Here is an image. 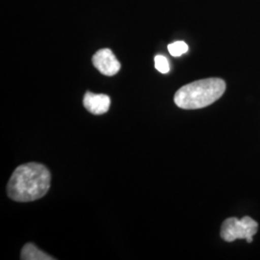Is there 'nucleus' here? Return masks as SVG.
<instances>
[{
    "label": "nucleus",
    "mask_w": 260,
    "mask_h": 260,
    "mask_svg": "<svg viewBox=\"0 0 260 260\" xmlns=\"http://www.w3.org/2000/svg\"><path fill=\"white\" fill-rule=\"evenodd\" d=\"M50 179V172L43 164L31 162L20 165L10 178L7 194L19 203L36 201L48 192Z\"/></svg>",
    "instance_id": "1"
},
{
    "label": "nucleus",
    "mask_w": 260,
    "mask_h": 260,
    "mask_svg": "<svg viewBox=\"0 0 260 260\" xmlns=\"http://www.w3.org/2000/svg\"><path fill=\"white\" fill-rule=\"evenodd\" d=\"M225 82L221 78L201 79L182 86L175 94L174 101L182 109H201L217 102L225 92Z\"/></svg>",
    "instance_id": "2"
},
{
    "label": "nucleus",
    "mask_w": 260,
    "mask_h": 260,
    "mask_svg": "<svg viewBox=\"0 0 260 260\" xmlns=\"http://www.w3.org/2000/svg\"><path fill=\"white\" fill-rule=\"evenodd\" d=\"M257 230L258 223L249 216H245L242 219L232 217L223 221L221 229V237L225 242L246 239L248 243H251L252 237L256 234Z\"/></svg>",
    "instance_id": "3"
},
{
    "label": "nucleus",
    "mask_w": 260,
    "mask_h": 260,
    "mask_svg": "<svg viewBox=\"0 0 260 260\" xmlns=\"http://www.w3.org/2000/svg\"><path fill=\"white\" fill-rule=\"evenodd\" d=\"M94 68L103 75L113 76L121 70V63L109 48H103L96 51L93 56Z\"/></svg>",
    "instance_id": "4"
},
{
    "label": "nucleus",
    "mask_w": 260,
    "mask_h": 260,
    "mask_svg": "<svg viewBox=\"0 0 260 260\" xmlns=\"http://www.w3.org/2000/svg\"><path fill=\"white\" fill-rule=\"evenodd\" d=\"M111 100L107 94L87 92L83 99L84 107L93 115H103L109 110Z\"/></svg>",
    "instance_id": "5"
},
{
    "label": "nucleus",
    "mask_w": 260,
    "mask_h": 260,
    "mask_svg": "<svg viewBox=\"0 0 260 260\" xmlns=\"http://www.w3.org/2000/svg\"><path fill=\"white\" fill-rule=\"evenodd\" d=\"M20 258L22 260H52L54 257L50 256L46 252L41 251L34 244H26L20 253Z\"/></svg>",
    "instance_id": "6"
},
{
    "label": "nucleus",
    "mask_w": 260,
    "mask_h": 260,
    "mask_svg": "<svg viewBox=\"0 0 260 260\" xmlns=\"http://www.w3.org/2000/svg\"><path fill=\"white\" fill-rule=\"evenodd\" d=\"M189 47L188 45L182 42V41H177L173 44H170L168 46V50L170 52V54L175 57H179V56L185 54L186 52L188 51Z\"/></svg>",
    "instance_id": "7"
},
{
    "label": "nucleus",
    "mask_w": 260,
    "mask_h": 260,
    "mask_svg": "<svg viewBox=\"0 0 260 260\" xmlns=\"http://www.w3.org/2000/svg\"><path fill=\"white\" fill-rule=\"evenodd\" d=\"M155 69L161 74H168L170 72V65L169 61L165 56L156 55L154 58Z\"/></svg>",
    "instance_id": "8"
}]
</instances>
